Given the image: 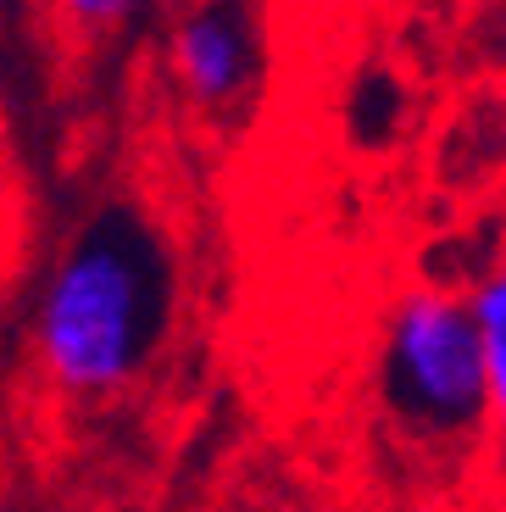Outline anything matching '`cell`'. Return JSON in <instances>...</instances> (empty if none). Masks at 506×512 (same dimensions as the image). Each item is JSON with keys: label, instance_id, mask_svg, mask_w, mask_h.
I'll return each mask as SVG.
<instances>
[{"label": "cell", "instance_id": "6da1fadb", "mask_svg": "<svg viewBox=\"0 0 506 512\" xmlns=\"http://www.w3.org/2000/svg\"><path fill=\"white\" fill-rule=\"evenodd\" d=\"M173 318V256L134 201L89 206L34 273L23 351L39 390L73 407L140 384Z\"/></svg>", "mask_w": 506, "mask_h": 512}, {"label": "cell", "instance_id": "277c9868", "mask_svg": "<svg viewBox=\"0 0 506 512\" xmlns=\"http://www.w3.org/2000/svg\"><path fill=\"white\" fill-rule=\"evenodd\" d=\"M468 301L484 334V362H490V446L506 457V251H495L473 273Z\"/></svg>", "mask_w": 506, "mask_h": 512}, {"label": "cell", "instance_id": "5b68a950", "mask_svg": "<svg viewBox=\"0 0 506 512\" xmlns=\"http://www.w3.org/2000/svg\"><path fill=\"white\" fill-rule=\"evenodd\" d=\"M39 12L73 45H101L145 12V0H39Z\"/></svg>", "mask_w": 506, "mask_h": 512}, {"label": "cell", "instance_id": "3957f363", "mask_svg": "<svg viewBox=\"0 0 506 512\" xmlns=\"http://www.w3.org/2000/svg\"><path fill=\"white\" fill-rule=\"evenodd\" d=\"M167 84L206 123L240 117L262 84V28L251 0H184L167 23Z\"/></svg>", "mask_w": 506, "mask_h": 512}, {"label": "cell", "instance_id": "7a4b0ae2", "mask_svg": "<svg viewBox=\"0 0 506 512\" xmlns=\"http://www.w3.org/2000/svg\"><path fill=\"white\" fill-rule=\"evenodd\" d=\"M379 407L423 446L490 440V362L468 290L406 284L379 318Z\"/></svg>", "mask_w": 506, "mask_h": 512}]
</instances>
